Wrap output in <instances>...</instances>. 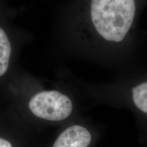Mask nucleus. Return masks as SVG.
<instances>
[{
    "mask_svg": "<svg viewBox=\"0 0 147 147\" xmlns=\"http://www.w3.org/2000/svg\"><path fill=\"white\" fill-rule=\"evenodd\" d=\"M143 0H89L78 19V33L91 53L136 59Z\"/></svg>",
    "mask_w": 147,
    "mask_h": 147,
    "instance_id": "nucleus-1",
    "label": "nucleus"
},
{
    "mask_svg": "<svg viewBox=\"0 0 147 147\" xmlns=\"http://www.w3.org/2000/svg\"><path fill=\"white\" fill-rule=\"evenodd\" d=\"M30 111L40 119L60 121L67 119L73 110L70 98L57 91H43L34 95L29 102Z\"/></svg>",
    "mask_w": 147,
    "mask_h": 147,
    "instance_id": "nucleus-2",
    "label": "nucleus"
},
{
    "mask_svg": "<svg viewBox=\"0 0 147 147\" xmlns=\"http://www.w3.org/2000/svg\"><path fill=\"white\" fill-rule=\"evenodd\" d=\"M127 80L131 99L136 108L147 115V71H135Z\"/></svg>",
    "mask_w": 147,
    "mask_h": 147,
    "instance_id": "nucleus-3",
    "label": "nucleus"
},
{
    "mask_svg": "<svg viewBox=\"0 0 147 147\" xmlns=\"http://www.w3.org/2000/svg\"><path fill=\"white\" fill-rule=\"evenodd\" d=\"M91 141L89 131L84 127L76 125L62 132L53 147H87Z\"/></svg>",
    "mask_w": 147,
    "mask_h": 147,
    "instance_id": "nucleus-4",
    "label": "nucleus"
},
{
    "mask_svg": "<svg viewBox=\"0 0 147 147\" xmlns=\"http://www.w3.org/2000/svg\"><path fill=\"white\" fill-rule=\"evenodd\" d=\"M12 53L10 40L6 33L0 27V76L6 73Z\"/></svg>",
    "mask_w": 147,
    "mask_h": 147,
    "instance_id": "nucleus-5",
    "label": "nucleus"
},
{
    "mask_svg": "<svg viewBox=\"0 0 147 147\" xmlns=\"http://www.w3.org/2000/svg\"><path fill=\"white\" fill-rule=\"evenodd\" d=\"M0 147H12V145L8 140L0 137Z\"/></svg>",
    "mask_w": 147,
    "mask_h": 147,
    "instance_id": "nucleus-6",
    "label": "nucleus"
}]
</instances>
